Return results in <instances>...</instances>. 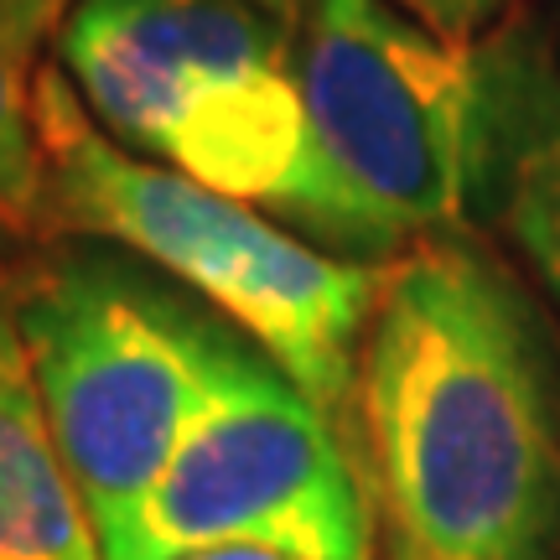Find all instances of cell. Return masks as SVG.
I'll return each instance as SVG.
<instances>
[{"instance_id": "cell-6", "label": "cell", "mask_w": 560, "mask_h": 560, "mask_svg": "<svg viewBox=\"0 0 560 560\" xmlns=\"http://www.w3.org/2000/svg\"><path fill=\"white\" fill-rule=\"evenodd\" d=\"M255 545L296 560H369L374 524L332 416L255 338L125 520L104 560H187Z\"/></svg>"}, {"instance_id": "cell-11", "label": "cell", "mask_w": 560, "mask_h": 560, "mask_svg": "<svg viewBox=\"0 0 560 560\" xmlns=\"http://www.w3.org/2000/svg\"><path fill=\"white\" fill-rule=\"evenodd\" d=\"M68 11H73V0H0V32L16 42L26 58H37L42 42L58 37Z\"/></svg>"}, {"instance_id": "cell-13", "label": "cell", "mask_w": 560, "mask_h": 560, "mask_svg": "<svg viewBox=\"0 0 560 560\" xmlns=\"http://www.w3.org/2000/svg\"><path fill=\"white\" fill-rule=\"evenodd\" d=\"M255 5H260V11H270V16H276V21H285L291 32H296V26H301V16L312 11V0H255Z\"/></svg>"}, {"instance_id": "cell-10", "label": "cell", "mask_w": 560, "mask_h": 560, "mask_svg": "<svg viewBox=\"0 0 560 560\" xmlns=\"http://www.w3.org/2000/svg\"><path fill=\"white\" fill-rule=\"evenodd\" d=\"M395 5L452 47H478L482 37H493L514 16V0H395Z\"/></svg>"}, {"instance_id": "cell-14", "label": "cell", "mask_w": 560, "mask_h": 560, "mask_svg": "<svg viewBox=\"0 0 560 560\" xmlns=\"http://www.w3.org/2000/svg\"><path fill=\"white\" fill-rule=\"evenodd\" d=\"M389 560H420V556H416V545L405 540V535H395V545H389Z\"/></svg>"}, {"instance_id": "cell-1", "label": "cell", "mask_w": 560, "mask_h": 560, "mask_svg": "<svg viewBox=\"0 0 560 560\" xmlns=\"http://www.w3.org/2000/svg\"><path fill=\"white\" fill-rule=\"evenodd\" d=\"M363 416L395 535L420 560H550L560 353L482 244L416 240L363 338Z\"/></svg>"}, {"instance_id": "cell-8", "label": "cell", "mask_w": 560, "mask_h": 560, "mask_svg": "<svg viewBox=\"0 0 560 560\" xmlns=\"http://www.w3.org/2000/svg\"><path fill=\"white\" fill-rule=\"evenodd\" d=\"M0 560H104L94 514L47 431L16 322L0 285Z\"/></svg>"}, {"instance_id": "cell-2", "label": "cell", "mask_w": 560, "mask_h": 560, "mask_svg": "<svg viewBox=\"0 0 560 560\" xmlns=\"http://www.w3.org/2000/svg\"><path fill=\"white\" fill-rule=\"evenodd\" d=\"M58 68L115 145L359 260L301 104L296 32L255 0H73Z\"/></svg>"}, {"instance_id": "cell-9", "label": "cell", "mask_w": 560, "mask_h": 560, "mask_svg": "<svg viewBox=\"0 0 560 560\" xmlns=\"http://www.w3.org/2000/svg\"><path fill=\"white\" fill-rule=\"evenodd\" d=\"M42 213L37 68L0 32V244Z\"/></svg>"}, {"instance_id": "cell-3", "label": "cell", "mask_w": 560, "mask_h": 560, "mask_svg": "<svg viewBox=\"0 0 560 560\" xmlns=\"http://www.w3.org/2000/svg\"><path fill=\"white\" fill-rule=\"evenodd\" d=\"M42 208L89 240L120 244L255 338L338 416L380 312L384 270L327 255L240 198L125 151L83 109L58 62L37 68Z\"/></svg>"}, {"instance_id": "cell-7", "label": "cell", "mask_w": 560, "mask_h": 560, "mask_svg": "<svg viewBox=\"0 0 560 560\" xmlns=\"http://www.w3.org/2000/svg\"><path fill=\"white\" fill-rule=\"evenodd\" d=\"M472 213H488L560 306V0L514 5L472 47Z\"/></svg>"}, {"instance_id": "cell-12", "label": "cell", "mask_w": 560, "mask_h": 560, "mask_svg": "<svg viewBox=\"0 0 560 560\" xmlns=\"http://www.w3.org/2000/svg\"><path fill=\"white\" fill-rule=\"evenodd\" d=\"M187 560H296V556H280V550H255V545H229V550H202V556Z\"/></svg>"}, {"instance_id": "cell-4", "label": "cell", "mask_w": 560, "mask_h": 560, "mask_svg": "<svg viewBox=\"0 0 560 560\" xmlns=\"http://www.w3.org/2000/svg\"><path fill=\"white\" fill-rule=\"evenodd\" d=\"M16 322L62 467L100 545L115 540L223 389L244 332L156 265L109 249L42 260L16 291Z\"/></svg>"}, {"instance_id": "cell-5", "label": "cell", "mask_w": 560, "mask_h": 560, "mask_svg": "<svg viewBox=\"0 0 560 560\" xmlns=\"http://www.w3.org/2000/svg\"><path fill=\"white\" fill-rule=\"evenodd\" d=\"M296 83L363 265L457 234L472 213V47L441 42L395 0H312Z\"/></svg>"}]
</instances>
